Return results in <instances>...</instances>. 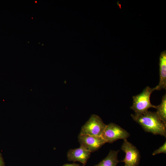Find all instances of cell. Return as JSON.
I'll return each instance as SVG.
<instances>
[{"instance_id": "8fae6325", "label": "cell", "mask_w": 166, "mask_h": 166, "mask_svg": "<svg viewBox=\"0 0 166 166\" xmlns=\"http://www.w3.org/2000/svg\"><path fill=\"white\" fill-rule=\"evenodd\" d=\"M161 153H166V142L158 149L155 150L152 154L153 156Z\"/></svg>"}, {"instance_id": "4fadbf2b", "label": "cell", "mask_w": 166, "mask_h": 166, "mask_svg": "<svg viewBox=\"0 0 166 166\" xmlns=\"http://www.w3.org/2000/svg\"><path fill=\"white\" fill-rule=\"evenodd\" d=\"M63 166H80L78 164L72 163V164H66L63 165Z\"/></svg>"}, {"instance_id": "7c38bea8", "label": "cell", "mask_w": 166, "mask_h": 166, "mask_svg": "<svg viewBox=\"0 0 166 166\" xmlns=\"http://www.w3.org/2000/svg\"><path fill=\"white\" fill-rule=\"evenodd\" d=\"M0 166H5V163L2 155L0 152Z\"/></svg>"}, {"instance_id": "8992f818", "label": "cell", "mask_w": 166, "mask_h": 166, "mask_svg": "<svg viewBox=\"0 0 166 166\" xmlns=\"http://www.w3.org/2000/svg\"><path fill=\"white\" fill-rule=\"evenodd\" d=\"M78 138L80 146L87 149L91 152L98 150L106 143L101 136H94L79 134Z\"/></svg>"}, {"instance_id": "9c48e42d", "label": "cell", "mask_w": 166, "mask_h": 166, "mask_svg": "<svg viewBox=\"0 0 166 166\" xmlns=\"http://www.w3.org/2000/svg\"><path fill=\"white\" fill-rule=\"evenodd\" d=\"M119 151L110 150L107 156L94 166H117L120 162L118 159Z\"/></svg>"}, {"instance_id": "5b68a950", "label": "cell", "mask_w": 166, "mask_h": 166, "mask_svg": "<svg viewBox=\"0 0 166 166\" xmlns=\"http://www.w3.org/2000/svg\"><path fill=\"white\" fill-rule=\"evenodd\" d=\"M121 149L125 153L124 158L120 161L124 163V166H138L140 155L135 146L125 139L124 140Z\"/></svg>"}, {"instance_id": "7a4b0ae2", "label": "cell", "mask_w": 166, "mask_h": 166, "mask_svg": "<svg viewBox=\"0 0 166 166\" xmlns=\"http://www.w3.org/2000/svg\"><path fill=\"white\" fill-rule=\"evenodd\" d=\"M156 90V87L152 88L147 86L139 94L132 97L133 103L130 109L135 114H140L148 111L150 108H156V106L152 105L150 97L152 93Z\"/></svg>"}, {"instance_id": "5bb4252c", "label": "cell", "mask_w": 166, "mask_h": 166, "mask_svg": "<svg viewBox=\"0 0 166 166\" xmlns=\"http://www.w3.org/2000/svg\"><path fill=\"white\" fill-rule=\"evenodd\" d=\"M82 166H85V165H82Z\"/></svg>"}, {"instance_id": "3957f363", "label": "cell", "mask_w": 166, "mask_h": 166, "mask_svg": "<svg viewBox=\"0 0 166 166\" xmlns=\"http://www.w3.org/2000/svg\"><path fill=\"white\" fill-rule=\"evenodd\" d=\"M106 125L100 117L93 114L82 126L80 134L101 136Z\"/></svg>"}, {"instance_id": "ba28073f", "label": "cell", "mask_w": 166, "mask_h": 166, "mask_svg": "<svg viewBox=\"0 0 166 166\" xmlns=\"http://www.w3.org/2000/svg\"><path fill=\"white\" fill-rule=\"evenodd\" d=\"M160 80L159 84L156 86V90L166 89V52H162L160 57Z\"/></svg>"}, {"instance_id": "6da1fadb", "label": "cell", "mask_w": 166, "mask_h": 166, "mask_svg": "<svg viewBox=\"0 0 166 166\" xmlns=\"http://www.w3.org/2000/svg\"><path fill=\"white\" fill-rule=\"evenodd\" d=\"M131 116L146 132L166 137V124L161 121L156 112L148 111L140 114H131Z\"/></svg>"}, {"instance_id": "277c9868", "label": "cell", "mask_w": 166, "mask_h": 166, "mask_svg": "<svg viewBox=\"0 0 166 166\" xmlns=\"http://www.w3.org/2000/svg\"><path fill=\"white\" fill-rule=\"evenodd\" d=\"M130 136V134L119 125L113 123L106 125L101 136L106 143H113L121 139H127Z\"/></svg>"}, {"instance_id": "52a82bcc", "label": "cell", "mask_w": 166, "mask_h": 166, "mask_svg": "<svg viewBox=\"0 0 166 166\" xmlns=\"http://www.w3.org/2000/svg\"><path fill=\"white\" fill-rule=\"evenodd\" d=\"M91 153L80 146L79 148L69 150L67 153V157L69 161L79 162L85 165L90 157Z\"/></svg>"}, {"instance_id": "30bf717a", "label": "cell", "mask_w": 166, "mask_h": 166, "mask_svg": "<svg viewBox=\"0 0 166 166\" xmlns=\"http://www.w3.org/2000/svg\"><path fill=\"white\" fill-rule=\"evenodd\" d=\"M156 112L157 115L164 124H166V94H165L162 97L160 104L156 106Z\"/></svg>"}]
</instances>
